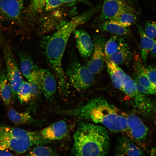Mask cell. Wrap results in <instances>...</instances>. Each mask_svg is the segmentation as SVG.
Listing matches in <instances>:
<instances>
[{"instance_id": "6da1fadb", "label": "cell", "mask_w": 156, "mask_h": 156, "mask_svg": "<svg viewBox=\"0 0 156 156\" xmlns=\"http://www.w3.org/2000/svg\"><path fill=\"white\" fill-rule=\"evenodd\" d=\"M59 112L101 124L114 133L125 132L127 130L126 114L102 97L93 98L77 108Z\"/></svg>"}, {"instance_id": "7a4b0ae2", "label": "cell", "mask_w": 156, "mask_h": 156, "mask_svg": "<svg viewBox=\"0 0 156 156\" xmlns=\"http://www.w3.org/2000/svg\"><path fill=\"white\" fill-rule=\"evenodd\" d=\"M81 24L80 19L74 17L52 35L44 37L41 42L47 62L56 76L60 90L65 94L68 86L62 65V57L71 34Z\"/></svg>"}, {"instance_id": "3957f363", "label": "cell", "mask_w": 156, "mask_h": 156, "mask_svg": "<svg viewBox=\"0 0 156 156\" xmlns=\"http://www.w3.org/2000/svg\"><path fill=\"white\" fill-rule=\"evenodd\" d=\"M109 147V138L105 127L95 123H83L74 134L72 154L76 156H105L108 154Z\"/></svg>"}, {"instance_id": "277c9868", "label": "cell", "mask_w": 156, "mask_h": 156, "mask_svg": "<svg viewBox=\"0 0 156 156\" xmlns=\"http://www.w3.org/2000/svg\"><path fill=\"white\" fill-rule=\"evenodd\" d=\"M44 138L40 131H30L0 124V150L23 153L32 146L51 143Z\"/></svg>"}, {"instance_id": "5b68a950", "label": "cell", "mask_w": 156, "mask_h": 156, "mask_svg": "<svg viewBox=\"0 0 156 156\" xmlns=\"http://www.w3.org/2000/svg\"><path fill=\"white\" fill-rule=\"evenodd\" d=\"M67 74L73 86L77 90H85L91 86L94 81V74L87 67L73 58L68 64Z\"/></svg>"}, {"instance_id": "8992f818", "label": "cell", "mask_w": 156, "mask_h": 156, "mask_svg": "<svg viewBox=\"0 0 156 156\" xmlns=\"http://www.w3.org/2000/svg\"><path fill=\"white\" fill-rule=\"evenodd\" d=\"M3 53L6 67V73L12 90V99L17 96L19 88L23 81L21 72L10 47L3 48Z\"/></svg>"}, {"instance_id": "52a82bcc", "label": "cell", "mask_w": 156, "mask_h": 156, "mask_svg": "<svg viewBox=\"0 0 156 156\" xmlns=\"http://www.w3.org/2000/svg\"><path fill=\"white\" fill-rule=\"evenodd\" d=\"M127 129L126 132L141 147H144L149 136V128L138 116L126 114Z\"/></svg>"}, {"instance_id": "ba28073f", "label": "cell", "mask_w": 156, "mask_h": 156, "mask_svg": "<svg viewBox=\"0 0 156 156\" xmlns=\"http://www.w3.org/2000/svg\"><path fill=\"white\" fill-rule=\"evenodd\" d=\"M93 49L87 67L94 75L102 70L105 60L104 47L105 39L102 35L97 34L93 37Z\"/></svg>"}, {"instance_id": "9c48e42d", "label": "cell", "mask_w": 156, "mask_h": 156, "mask_svg": "<svg viewBox=\"0 0 156 156\" xmlns=\"http://www.w3.org/2000/svg\"><path fill=\"white\" fill-rule=\"evenodd\" d=\"M133 99L138 111L148 122L156 125V101L138 92Z\"/></svg>"}, {"instance_id": "30bf717a", "label": "cell", "mask_w": 156, "mask_h": 156, "mask_svg": "<svg viewBox=\"0 0 156 156\" xmlns=\"http://www.w3.org/2000/svg\"><path fill=\"white\" fill-rule=\"evenodd\" d=\"M101 13L94 21L95 24L111 20L129 8L124 0H103Z\"/></svg>"}, {"instance_id": "8fae6325", "label": "cell", "mask_w": 156, "mask_h": 156, "mask_svg": "<svg viewBox=\"0 0 156 156\" xmlns=\"http://www.w3.org/2000/svg\"><path fill=\"white\" fill-rule=\"evenodd\" d=\"M24 0H0V13L7 19L20 23Z\"/></svg>"}, {"instance_id": "7c38bea8", "label": "cell", "mask_w": 156, "mask_h": 156, "mask_svg": "<svg viewBox=\"0 0 156 156\" xmlns=\"http://www.w3.org/2000/svg\"><path fill=\"white\" fill-rule=\"evenodd\" d=\"M117 156H142L144 155L141 147L129 137L124 136L119 140L114 151Z\"/></svg>"}, {"instance_id": "4fadbf2b", "label": "cell", "mask_w": 156, "mask_h": 156, "mask_svg": "<svg viewBox=\"0 0 156 156\" xmlns=\"http://www.w3.org/2000/svg\"><path fill=\"white\" fill-rule=\"evenodd\" d=\"M19 55L20 60L21 70L22 74L29 82L38 83V74L40 68L25 53L20 52Z\"/></svg>"}, {"instance_id": "5bb4252c", "label": "cell", "mask_w": 156, "mask_h": 156, "mask_svg": "<svg viewBox=\"0 0 156 156\" xmlns=\"http://www.w3.org/2000/svg\"><path fill=\"white\" fill-rule=\"evenodd\" d=\"M75 39L78 51L84 58H87L92 55L93 49V41L88 34L83 29H75L73 32Z\"/></svg>"}, {"instance_id": "9a60e30c", "label": "cell", "mask_w": 156, "mask_h": 156, "mask_svg": "<svg viewBox=\"0 0 156 156\" xmlns=\"http://www.w3.org/2000/svg\"><path fill=\"white\" fill-rule=\"evenodd\" d=\"M68 132L67 124L63 120L55 122L40 131L44 138L51 141L64 138L67 135Z\"/></svg>"}, {"instance_id": "2e32d148", "label": "cell", "mask_w": 156, "mask_h": 156, "mask_svg": "<svg viewBox=\"0 0 156 156\" xmlns=\"http://www.w3.org/2000/svg\"><path fill=\"white\" fill-rule=\"evenodd\" d=\"M38 83L45 97L49 99H51L56 89V80L53 74L47 69L40 68Z\"/></svg>"}, {"instance_id": "e0dca14e", "label": "cell", "mask_w": 156, "mask_h": 156, "mask_svg": "<svg viewBox=\"0 0 156 156\" xmlns=\"http://www.w3.org/2000/svg\"><path fill=\"white\" fill-rule=\"evenodd\" d=\"M134 63L135 81L139 84L154 91L156 93V88L149 80L146 71V67L143 66L141 60L136 56Z\"/></svg>"}, {"instance_id": "ac0fdd59", "label": "cell", "mask_w": 156, "mask_h": 156, "mask_svg": "<svg viewBox=\"0 0 156 156\" xmlns=\"http://www.w3.org/2000/svg\"><path fill=\"white\" fill-rule=\"evenodd\" d=\"M94 27L103 31L109 32L120 36L130 37L131 33L128 27H124L111 21H107L95 24Z\"/></svg>"}, {"instance_id": "d6986e66", "label": "cell", "mask_w": 156, "mask_h": 156, "mask_svg": "<svg viewBox=\"0 0 156 156\" xmlns=\"http://www.w3.org/2000/svg\"><path fill=\"white\" fill-rule=\"evenodd\" d=\"M105 61L113 86L116 89L121 90L125 73L118 65L109 60Z\"/></svg>"}, {"instance_id": "ffe728a7", "label": "cell", "mask_w": 156, "mask_h": 156, "mask_svg": "<svg viewBox=\"0 0 156 156\" xmlns=\"http://www.w3.org/2000/svg\"><path fill=\"white\" fill-rule=\"evenodd\" d=\"M131 57L129 46L124 40L109 60L117 65H122L128 62Z\"/></svg>"}, {"instance_id": "44dd1931", "label": "cell", "mask_w": 156, "mask_h": 156, "mask_svg": "<svg viewBox=\"0 0 156 156\" xmlns=\"http://www.w3.org/2000/svg\"><path fill=\"white\" fill-rule=\"evenodd\" d=\"M137 27L140 38L141 57L145 62L148 54L156 43V40L147 36L140 25L138 24Z\"/></svg>"}, {"instance_id": "7402d4cb", "label": "cell", "mask_w": 156, "mask_h": 156, "mask_svg": "<svg viewBox=\"0 0 156 156\" xmlns=\"http://www.w3.org/2000/svg\"><path fill=\"white\" fill-rule=\"evenodd\" d=\"M0 96L5 105H9L12 99V90L4 69L0 70Z\"/></svg>"}, {"instance_id": "603a6c76", "label": "cell", "mask_w": 156, "mask_h": 156, "mask_svg": "<svg viewBox=\"0 0 156 156\" xmlns=\"http://www.w3.org/2000/svg\"><path fill=\"white\" fill-rule=\"evenodd\" d=\"M136 19L134 11L130 7L110 21L116 23L124 27H128L134 24Z\"/></svg>"}, {"instance_id": "cb8c5ba5", "label": "cell", "mask_w": 156, "mask_h": 156, "mask_svg": "<svg viewBox=\"0 0 156 156\" xmlns=\"http://www.w3.org/2000/svg\"><path fill=\"white\" fill-rule=\"evenodd\" d=\"M9 119L16 125L30 123L33 119L28 112L20 113L13 108L10 109L8 112Z\"/></svg>"}, {"instance_id": "d4e9b609", "label": "cell", "mask_w": 156, "mask_h": 156, "mask_svg": "<svg viewBox=\"0 0 156 156\" xmlns=\"http://www.w3.org/2000/svg\"><path fill=\"white\" fill-rule=\"evenodd\" d=\"M124 40L121 36L115 35L112 36L105 42L104 47L105 60H109Z\"/></svg>"}, {"instance_id": "484cf974", "label": "cell", "mask_w": 156, "mask_h": 156, "mask_svg": "<svg viewBox=\"0 0 156 156\" xmlns=\"http://www.w3.org/2000/svg\"><path fill=\"white\" fill-rule=\"evenodd\" d=\"M46 1L47 0H30L26 10V15L29 19L31 20L38 12L44 10Z\"/></svg>"}, {"instance_id": "4316f807", "label": "cell", "mask_w": 156, "mask_h": 156, "mask_svg": "<svg viewBox=\"0 0 156 156\" xmlns=\"http://www.w3.org/2000/svg\"><path fill=\"white\" fill-rule=\"evenodd\" d=\"M136 85L135 81L125 73L121 90L128 97L132 99L137 92Z\"/></svg>"}, {"instance_id": "83f0119b", "label": "cell", "mask_w": 156, "mask_h": 156, "mask_svg": "<svg viewBox=\"0 0 156 156\" xmlns=\"http://www.w3.org/2000/svg\"><path fill=\"white\" fill-rule=\"evenodd\" d=\"M17 97L21 103L27 102L31 99V86L30 82L23 81L17 93Z\"/></svg>"}, {"instance_id": "f1b7e54d", "label": "cell", "mask_w": 156, "mask_h": 156, "mask_svg": "<svg viewBox=\"0 0 156 156\" xmlns=\"http://www.w3.org/2000/svg\"><path fill=\"white\" fill-rule=\"evenodd\" d=\"M29 156H55L58 155L56 151L51 147L37 145L27 153Z\"/></svg>"}, {"instance_id": "f546056e", "label": "cell", "mask_w": 156, "mask_h": 156, "mask_svg": "<svg viewBox=\"0 0 156 156\" xmlns=\"http://www.w3.org/2000/svg\"><path fill=\"white\" fill-rule=\"evenodd\" d=\"M144 31L147 36L154 40L156 38V22L152 21L147 22Z\"/></svg>"}, {"instance_id": "4dcf8cb0", "label": "cell", "mask_w": 156, "mask_h": 156, "mask_svg": "<svg viewBox=\"0 0 156 156\" xmlns=\"http://www.w3.org/2000/svg\"><path fill=\"white\" fill-rule=\"evenodd\" d=\"M63 3V0H47L44 10L49 11L57 8Z\"/></svg>"}, {"instance_id": "1f68e13d", "label": "cell", "mask_w": 156, "mask_h": 156, "mask_svg": "<svg viewBox=\"0 0 156 156\" xmlns=\"http://www.w3.org/2000/svg\"><path fill=\"white\" fill-rule=\"evenodd\" d=\"M146 70L150 81L156 88V68L149 66L146 67Z\"/></svg>"}, {"instance_id": "d6a6232c", "label": "cell", "mask_w": 156, "mask_h": 156, "mask_svg": "<svg viewBox=\"0 0 156 156\" xmlns=\"http://www.w3.org/2000/svg\"><path fill=\"white\" fill-rule=\"evenodd\" d=\"M31 99L36 98L42 92L40 84L37 83H30Z\"/></svg>"}, {"instance_id": "836d02e7", "label": "cell", "mask_w": 156, "mask_h": 156, "mask_svg": "<svg viewBox=\"0 0 156 156\" xmlns=\"http://www.w3.org/2000/svg\"><path fill=\"white\" fill-rule=\"evenodd\" d=\"M63 3H73L80 2L90 5V3L88 0H63Z\"/></svg>"}, {"instance_id": "e575fe53", "label": "cell", "mask_w": 156, "mask_h": 156, "mask_svg": "<svg viewBox=\"0 0 156 156\" xmlns=\"http://www.w3.org/2000/svg\"><path fill=\"white\" fill-rule=\"evenodd\" d=\"M13 155L11 153L7 150H0V156H11Z\"/></svg>"}, {"instance_id": "d590c367", "label": "cell", "mask_w": 156, "mask_h": 156, "mask_svg": "<svg viewBox=\"0 0 156 156\" xmlns=\"http://www.w3.org/2000/svg\"><path fill=\"white\" fill-rule=\"evenodd\" d=\"M150 53L151 55L153 57L156 58V43L151 50Z\"/></svg>"}, {"instance_id": "8d00e7d4", "label": "cell", "mask_w": 156, "mask_h": 156, "mask_svg": "<svg viewBox=\"0 0 156 156\" xmlns=\"http://www.w3.org/2000/svg\"><path fill=\"white\" fill-rule=\"evenodd\" d=\"M150 155L151 156H156V143L154 146L151 149Z\"/></svg>"}]
</instances>
